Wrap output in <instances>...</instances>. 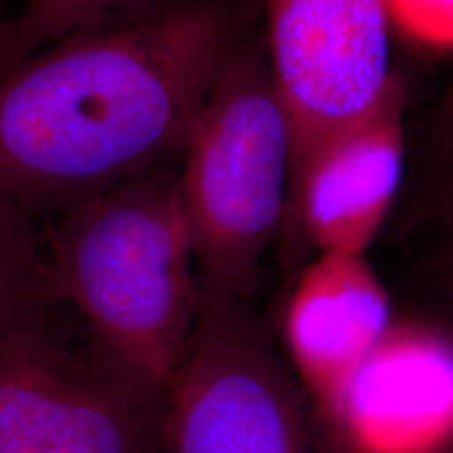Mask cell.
Masks as SVG:
<instances>
[{"label":"cell","mask_w":453,"mask_h":453,"mask_svg":"<svg viewBox=\"0 0 453 453\" xmlns=\"http://www.w3.org/2000/svg\"><path fill=\"white\" fill-rule=\"evenodd\" d=\"M248 38L229 0H173L27 55L0 73V196L64 211L180 157Z\"/></svg>","instance_id":"obj_1"},{"label":"cell","mask_w":453,"mask_h":453,"mask_svg":"<svg viewBox=\"0 0 453 453\" xmlns=\"http://www.w3.org/2000/svg\"><path fill=\"white\" fill-rule=\"evenodd\" d=\"M61 303L113 376L164 396L202 304L179 170H151L59 211L44 234Z\"/></svg>","instance_id":"obj_2"},{"label":"cell","mask_w":453,"mask_h":453,"mask_svg":"<svg viewBox=\"0 0 453 453\" xmlns=\"http://www.w3.org/2000/svg\"><path fill=\"white\" fill-rule=\"evenodd\" d=\"M292 128L267 50L248 38L185 141L179 191L202 296L242 303L286 225Z\"/></svg>","instance_id":"obj_3"},{"label":"cell","mask_w":453,"mask_h":453,"mask_svg":"<svg viewBox=\"0 0 453 453\" xmlns=\"http://www.w3.org/2000/svg\"><path fill=\"white\" fill-rule=\"evenodd\" d=\"M317 424L246 304L202 296L164 387L162 453H319Z\"/></svg>","instance_id":"obj_4"},{"label":"cell","mask_w":453,"mask_h":453,"mask_svg":"<svg viewBox=\"0 0 453 453\" xmlns=\"http://www.w3.org/2000/svg\"><path fill=\"white\" fill-rule=\"evenodd\" d=\"M164 396L130 387L47 324L0 338V453H162Z\"/></svg>","instance_id":"obj_5"},{"label":"cell","mask_w":453,"mask_h":453,"mask_svg":"<svg viewBox=\"0 0 453 453\" xmlns=\"http://www.w3.org/2000/svg\"><path fill=\"white\" fill-rule=\"evenodd\" d=\"M267 59L292 128L290 194L315 151L388 87V0H265Z\"/></svg>","instance_id":"obj_6"},{"label":"cell","mask_w":453,"mask_h":453,"mask_svg":"<svg viewBox=\"0 0 453 453\" xmlns=\"http://www.w3.org/2000/svg\"><path fill=\"white\" fill-rule=\"evenodd\" d=\"M317 422L336 453H451L453 334L393 321Z\"/></svg>","instance_id":"obj_7"},{"label":"cell","mask_w":453,"mask_h":453,"mask_svg":"<svg viewBox=\"0 0 453 453\" xmlns=\"http://www.w3.org/2000/svg\"><path fill=\"white\" fill-rule=\"evenodd\" d=\"M403 105L393 76L370 110L315 151L288 203L286 229H303L319 252L365 254L403 177Z\"/></svg>","instance_id":"obj_8"},{"label":"cell","mask_w":453,"mask_h":453,"mask_svg":"<svg viewBox=\"0 0 453 453\" xmlns=\"http://www.w3.org/2000/svg\"><path fill=\"white\" fill-rule=\"evenodd\" d=\"M390 298L365 254L319 252L283 311V342L315 418L393 326Z\"/></svg>","instance_id":"obj_9"},{"label":"cell","mask_w":453,"mask_h":453,"mask_svg":"<svg viewBox=\"0 0 453 453\" xmlns=\"http://www.w3.org/2000/svg\"><path fill=\"white\" fill-rule=\"evenodd\" d=\"M57 304L59 286L34 212L0 196V338L47 324Z\"/></svg>","instance_id":"obj_10"},{"label":"cell","mask_w":453,"mask_h":453,"mask_svg":"<svg viewBox=\"0 0 453 453\" xmlns=\"http://www.w3.org/2000/svg\"><path fill=\"white\" fill-rule=\"evenodd\" d=\"M166 3L173 0H24L19 13L9 17L11 47L4 72L67 34Z\"/></svg>","instance_id":"obj_11"},{"label":"cell","mask_w":453,"mask_h":453,"mask_svg":"<svg viewBox=\"0 0 453 453\" xmlns=\"http://www.w3.org/2000/svg\"><path fill=\"white\" fill-rule=\"evenodd\" d=\"M9 47H11L9 17H3V13H0V73H3L4 67H7Z\"/></svg>","instance_id":"obj_12"}]
</instances>
